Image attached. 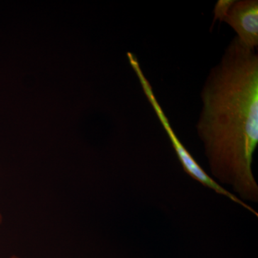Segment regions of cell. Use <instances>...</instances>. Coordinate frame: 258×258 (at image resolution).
<instances>
[{
  "label": "cell",
  "mask_w": 258,
  "mask_h": 258,
  "mask_svg": "<svg viewBox=\"0 0 258 258\" xmlns=\"http://www.w3.org/2000/svg\"><path fill=\"white\" fill-rule=\"evenodd\" d=\"M201 100L197 132L212 175L232 187L242 202L257 203L258 185L252 168L258 144L255 50L234 37L209 73Z\"/></svg>",
  "instance_id": "obj_1"
},
{
  "label": "cell",
  "mask_w": 258,
  "mask_h": 258,
  "mask_svg": "<svg viewBox=\"0 0 258 258\" xmlns=\"http://www.w3.org/2000/svg\"><path fill=\"white\" fill-rule=\"evenodd\" d=\"M214 23L228 24L237 38L251 49L258 46L257 0H219L214 9Z\"/></svg>",
  "instance_id": "obj_3"
},
{
  "label": "cell",
  "mask_w": 258,
  "mask_h": 258,
  "mask_svg": "<svg viewBox=\"0 0 258 258\" xmlns=\"http://www.w3.org/2000/svg\"><path fill=\"white\" fill-rule=\"evenodd\" d=\"M9 258H22V257H19V256H17V255H13V256H11V257H10Z\"/></svg>",
  "instance_id": "obj_5"
},
{
  "label": "cell",
  "mask_w": 258,
  "mask_h": 258,
  "mask_svg": "<svg viewBox=\"0 0 258 258\" xmlns=\"http://www.w3.org/2000/svg\"><path fill=\"white\" fill-rule=\"evenodd\" d=\"M3 215H2L1 212H0V225H2V223H3Z\"/></svg>",
  "instance_id": "obj_4"
},
{
  "label": "cell",
  "mask_w": 258,
  "mask_h": 258,
  "mask_svg": "<svg viewBox=\"0 0 258 258\" xmlns=\"http://www.w3.org/2000/svg\"><path fill=\"white\" fill-rule=\"evenodd\" d=\"M132 69H133L137 78H138L144 95L147 97L148 101L150 103L151 106L154 109V113L157 115L158 119L160 121L161 125H162L166 134H167L168 138L170 141L173 149H174L178 159H179V162L181 163L185 172L189 174L193 179L201 183L204 186L210 188L219 195H221L222 196L230 199L234 203L241 205V206L249 210V212L257 215V212L254 211L250 206L237 198L233 193H231L228 190L222 187L221 185L217 183L212 176L209 175L208 173L204 170L203 168L200 166V164L194 159L191 154L186 150V148L178 138L175 132L171 127L170 122L168 119L164 110L161 108L160 103L158 101L157 97L154 94L152 85H151L147 78L146 77L145 74H144L140 64H134L132 66Z\"/></svg>",
  "instance_id": "obj_2"
}]
</instances>
